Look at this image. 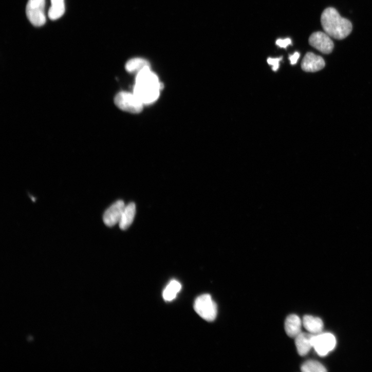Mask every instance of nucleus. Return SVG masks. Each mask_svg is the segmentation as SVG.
<instances>
[{"mask_svg":"<svg viewBox=\"0 0 372 372\" xmlns=\"http://www.w3.org/2000/svg\"><path fill=\"white\" fill-rule=\"evenodd\" d=\"M321 23L325 33L337 40L346 38L352 31L351 23L342 17L338 12L332 8L324 10L321 16Z\"/></svg>","mask_w":372,"mask_h":372,"instance_id":"f03ea898","label":"nucleus"},{"mask_svg":"<svg viewBox=\"0 0 372 372\" xmlns=\"http://www.w3.org/2000/svg\"><path fill=\"white\" fill-rule=\"evenodd\" d=\"M314 335L310 333L301 332L295 338V345L301 356L307 355L313 347L312 340Z\"/></svg>","mask_w":372,"mask_h":372,"instance_id":"9d476101","label":"nucleus"},{"mask_svg":"<svg viewBox=\"0 0 372 372\" xmlns=\"http://www.w3.org/2000/svg\"><path fill=\"white\" fill-rule=\"evenodd\" d=\"M309 42L313 47L324 54L330 53L334 48L330 36L322 32L313 33L310 36Z\"/></svg>","mask_w":372,"mask_h":372,"instance_id":"0eeeda50","label":"nucleus"},{"mask_svg":"<svg viewBox=\"0 0 372 372\" xmlns=\"http://www.w3.org/2000/svg\"><path fill=\"white\" fill-rule=\"evenodd\" d=\"M51 2L48 16L51 20L55 21L61 18L65 12L64 0H51Z\"/></svg>","mask_w":372,"mask_h":372,"instance_id":"4468645a","label":"nucleus"},{"mask_svg":"<svg viewBox=\"0 0 372 372\" xmlns=\"http://www.w3.org/2000/svg\"><path fill=\"white\" fill-rule=\"evenodd\" d=\"M303 324L305 329L310 333L318 334L322 333L324 328L322 320L317 317L306 315L303 319Z\"/></svg>","mask_w":372,"mask_h":372,"instance_id":"ddd939ff","label":"nucleus"},{"mask_svg":"<svg viewBox=\"0 0 372 372\" xmlns=\"http://www.w3.org/2000/svg\"><path fill=\"white\" fill-rule=\"evenodd\" d=\"M45 7V0H29L26 7V14L33 26L41 27L46 23Z\"/></svg>","mask_w":372,"mask_h":372,"instance_id":"39448f33","label":"nucleus"},{"mask_svg":"<svg viewBox=\"0 0 372 372\" xmlns=\"http://www.w3.org/2000/svg\"><path fill=\"white\" fill-rule=\"evenodd\" d=\"M136 213V205L130 203L126 206L120 221L119 226L121 230H126L133 224Z\"/></svg>","mask_w":372,"mask_h":372,"instance_id":"f8f14e48","label":"nucleus"},{"mask_svg":"<svg viewBox=\"0 0 372 372\" xmlns=\"http://www.w3.org/2000/svg\"><path fill=\"white\" fill-rule=\"evenodd\" d=\"M163 85L158 76L146 66L137 75L134 94L144 105L156 102L159 98Z\"/></svg>","mask_w":372,"mask_h":372,"instance_id":"f257e3e1","label":"nucleus"},{"mask_svg":"<svg viewBox=\"0 0 372 372\" xmlns=\"http://www.w3.org/2000/svg\"><path fill=\"white\" fill-rule=\"evenodd\" d=\"M125 206V203L122 200L114 203L104 214V224L109 227H113L119 223Z\"/></svg>","mask_w":372,"mask_h":372,"instance_id":"6e6552de","label":"nucleus"},{"mask_svg":"<svg viewBox=\"0 0 372 372\" xmlns=\"http://www.w3.org/2000/svg\"><path fill=\"white\" fill-rule=\"evenodd\" d=\"M313 347L321 356H325L336 347L335 337L330 333H321L314 334L312 340Z\"/></svg>","mask_w":372,"mask_h":372,"instance_id":"423d86ee","label":"nucleus"},{"mask_svg":"<svg viewBox=\"0 0 372 372\" xmlns=\"http://www.w3.org/2000/svg\"><path fill=\"white\" fill-rule=\"evenodd\" d=\"M302 322L299 317L295 314L289 315L285 322V330L291 338H296L301 332Z\"/></svg>","mask_w":372,"mask_h":372,"instance_id":"9b49d317","label":"nucleus"},{"mask_svg":"<svg viewBox=\"0 0 372 372\" xmlns=\"http://www.w3.org/2000/svg\"><path fill=\"white\" fill-rule=\"evenodd\" d=\"M325 66L323 58L312 52L307 53L302 63V68L306 72H317L324 68Z\"/></svg>","mask_w":372,"mask_h":372,"instance_id":"1a4fd4ad","label":"nucleus"},{"mask_svg":"<svg viewBox=\"0 0 372 372\" xmlns=\"http://www.w3.org/2000/svg\"><path fill=\"white\" fill-rule=\"evenodd\" d=\"M115 103L121 110L135 114L141 113L144 106L134 92L126 91L118 93L115 99Z\"/></svg>","mask_w":372,"mask_h":372,"instance_id":"20e7f679","label":"nucleus"},{"mask_svg":"<svg viewBox=\"0 0 372 372\" xmlns=\"http://www.w3.org/2000/svg\"><path fill=\"white\" fill-rule=\"evenodd\" d=\"M300 56L301 54L298 52H296L293 54L291 55L289 58L291 64L293 65H295L300 59Z\"/></svg>","mask_w":372,"mask_h":372,"instance_id":"aec40b11","label":"nucleus"},{"mask_svg":"<svg viewBox=\"0 0 372 372\" xmlns=\"http://www.w3.org/2000/svg\"><path fill=\"white\" fill-rule=\"evenodd\" d=\"M292 44V41L290 39H278L276 41V44L281 47L284 48H286L288 46L291 45Z\"/></svg>","mask_w":372,"mask_h":372,"instance_id":"6ab92c4d","label":"nucleus"},{"mask_svg":"<svg viewBox=\"0 0 372 372\" xmlns=\"http://www.w3.org/2000/svg\"><path fill=\"white\" fill-rule=\"evenodd\" d=\"M283 57L278 58H268L267 59V63L268 64L272 66V70L276 71L278 70L279 66H280V62L282 60Z\"/></svg>","mask_w":372,"mask_h":372,"instance_id":"a211bd4d","label":"nucleus"},{"mask_svg":"<svg viewBox=\"0 0 372 372\" xmlns=\"http://www.w3.org/2000/svg\"><path fill=\"white\" fill-rule=\"evenodd\" d=\"M194 309L197 314L208 322L214 321L217 315V306L209 294L199 296L195 301Z\"/></svg>","mask_w":372,"mask_h":372,"instance_id":"7ed1b4c3","label":"nucleus"},{"mask_svg":"<svg viewBox=\"0 0 372 372\" xmlns=\"http://www.w3.org/2000/svg\"><path fill=\"white\" fill-rule=\"evenodd\" d=\"M181 289V285L178 282L172 281L163 291V299L167 302L172 301L176 298Z\"/></svg>","mask_w":372,"mask_h":372,"instance_id":"2eb2a0df","label":"nucleus"},{"mask_svg":"<svg viewBox=\"0 0 372 372\" xmlns=\"http://www.w3.org/2000/svg\"><path fill=\"white\" fill-rule=\"evenodd\" d=\"M304 372H325L327 371L325 367L320 362L315 360L306 361L302 366Z\"/></svg>","mask_w":372,"mask_h":372,"instance_id":"f3484780","label":"nucleus"},{"mask_svg":"<svg viewBox=\"0 0 372 372\" xmlns=\"http://www.w3.org/2000/svg\"><path fill=\"white\" fill-rule=\"evenodd\" d=\"M146 66H150L149 63L147 61L141 58H135L127 62L125 68L129 72H137L138 73Z\"/></svg>","mask_w":372,"mask_h":372,"instance_id":"dca6fc26","label":"nucleus"}]
</instances>
